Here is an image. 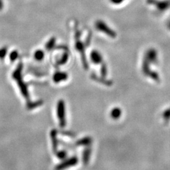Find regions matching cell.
Returning a JSON list of instances; mask_svg holds the SVG:
<instances>
[{
	"label": "cell",
	"instance_id": "3957f363",
	"mask_svg": "<svg viewBox=\"0 0 170 170\" xmlns=\"http://www.w3.org/2000/svg\"><path fill=\"white\" fill-rule=\"evenodd\" d=\"M115 112H114V114L113 113V114H112V116L114 117H118L119 115H120V111H119V110H118V109H116V110H115Z\"/></svg>",
	"mask_w": 170,
	"mask_h": 170
},
{
	"label": "cell",
	"instance_id": "7a4b0ae2",
	"mask_svg": "<svg viewBox=\"0 0 170 170\" xmlns=\"http://www.w3.org/2000/svg\"><path fill=\"white\" fill-rule=\"evenodd\" d=\"M76 161H77L76 158V159H75V158H72V159H71V160L68 161L67 162H64V163H63V164L57 166V168H56V169H57V170L63 169L64 168H66V167H68V166H72V165L75 164V163H76Z\"/></svg>",
	"mask_w": 170,
	"mask_h": 170
},
{
	"label": "cell",
	"instance_id": "6da1fadb",
	"mask_svg": "<svg viewBox=\"0 0 170 170\" xmlns=\"http://www.w3.org/2000/svg\"><path fill=\"white\" fill-rule=\"evenodd\" d=\"M65 109L64 104L63 101H60L57 105V115L60 120V126L64 127L65 126Z\"/></svg>",
	"mask_w": 170,
	"mask_h": 170
}]
</instances>
